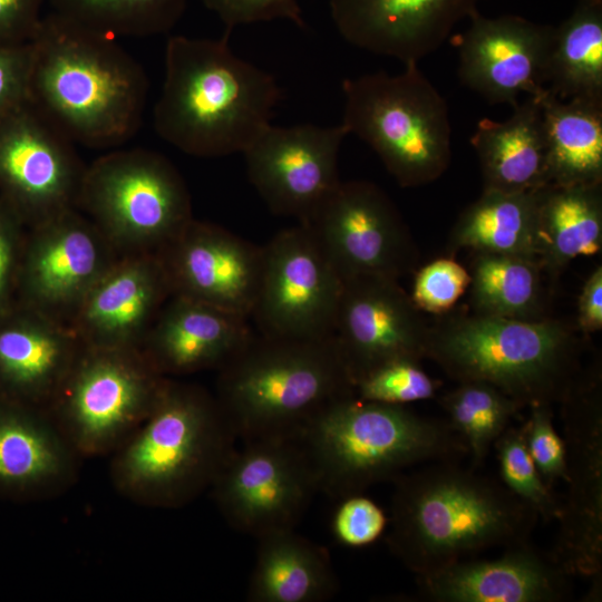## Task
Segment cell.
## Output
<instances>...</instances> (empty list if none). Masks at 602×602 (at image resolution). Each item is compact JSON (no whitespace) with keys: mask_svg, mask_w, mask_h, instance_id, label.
Instances as JSON below:
<instances>
[{"mask_svg":"<svg viewBox=\"0 0 602 602\" xmlns=\"http://www.w3.org/2000/svg\"><path fill=\"white\" fill-rule=\"evenodd\" d=\"M29 42L27 103L69 140L113 148L137 132L147 77L113 37L52 12Z\"/></svg>","mask_w":602,"mask_h":602,"instance_id":"obj_1","label":"cell"},{"mask_svg":"<svg viewBox=\"0 0 602 602\" xmlns=\"http://www.w3.org/2000/svg\"><path fill=\"white\" fill-rule=\"evenodd\" d=\"M392 482L387 544L416 576L527 542L540 518L501 482L458 460L431 462Z\"/></svg>","mask_w":602,"mask_h":602,"instance_id":"obj_2","label":"cell"},{"mask_svg":"<svg viewBox=\"0 0 602 602\" xmlns=\"http://www.w3.org/2000/svg\"><path fill=\"white\" fill-rule=\"evenodd\" d=\"M221 39L173 36L154 108L157 134L183 153H243L271 125L282 93L275 78L237 57Z\"/></svg>","mask_w":602,"mask_h":602,"instance_id":"obj_3","label":"cell"},{"mask_svg":"<svg viewBox=\"0 0 602 602\" xmlns=\"http://www.w3.org/2000/svg\"><path fill=\"white\" fill-rule=\"evenodd\" d=\"M215 399L236 439L298 438L328 405L353 395L334 336L254 333L217 370Z\"/></svg>","mask_w":602,"mask_h":602,"instance_id":"obj_4","label":"cell"},{"mask_svg":"<svg viewBox=\"0 0 602 602\" xmlns=\"http://www.w3.org/2000/svg\"><path fill=\"white\" fill-rule=\"evenodd\" d=\"M236 440L214 395L169 378L151 415L110 455L111 485L137 505L185 506L211 488Z\"/></svg>","mask_w":602,"mask_h":602,"instance_id":"obj_5","label":"cell"},{"mask_svg":"<svg viewBox=\"0 0 602 602\" xmlns=\"http://www.w3.org/2000/svg\"><path fill=\"white\" fill-rule=\"evenodd\" d=\"M298 439L318 492L337 499L394 480L415 465L468 455L446 420L355 395L328 405Z\"/></svg>","mask_w":602,"mask_h":602,"instance_id":"obj_6","label":"cell"},{"mask_svg":"<svg viewBox=\"0 0 602 602\" xmlns=\"http://www.w3.org/2000/svg\"><path fill=\"white\" fill-rule=\"evenodd\" d=\"M426 357L458 382H487L523 407L561 404L583 375L577 338L548 317L446 318L429 328Z\"/></svg>","mask_w":602,"mask_h":602,"instance_id":"obj_7","label":"cell"},{"mask_svg":"<svg viewBox=\"0 0 602 602\" xmlns=\"http://www.w3.org/2000/svg\"><path fill=\"white\" fill-rule=\"evenodd\" d=\"M341 125L368 144L402 187L439 178L452 159V128L444 97L418 68L348 78Z\"/></svg>","mask_w":602,"mask_h":602,"instance_id":"obj_8","label":"cell"},{"mask_svg":"<svg viewBox=\"0 0 602 602\" xmlns=\"http://www.w3.org/2000/svg\"><path fill=\"white\" fill-rule=\"evenodd\" d=\"M78 210L120 255L157 254L193 219L177 168L147 149H116L86 167Z\"/></svg>","mask_w":602,"mask_h":602,"instance_id":"obj_9","label":"cell"},{"mask_svg":"<svg viewBox=\"0 0 602 602\" xmlns=\"http://www.w3.org/2000/svg\"><path fill=\"white\" fill-rule=\"evenodd\" d=\"M168 380L139 349L82 346L46 409L84 459L110 456L151 415Z\"/></svg>","mask_w":602,"mask_h":602,"instance_id":"obj_10","label":"cell"},{"mask_svg":"<svg viewBox=\"0 0 602 602\" xmlns=\"http://www.w3.org/2000/svg\"><path fill=\"white\" fill-rule=\"evenodd\" d=\"M342 282L360 276L398 280L418 261L417 249L388 195L367 181H348L303 222Z\"/></svg>","mask_w":602,"mask_h":602,"instance_id":"obj_11","label":"cell"},{"mask_svg":"<svg viewBox=\"0 0 602 602\" xmlns=\"http://www.w3.org/2000/svg\"><path fill=\"white\" fill-rule=\"evenodd\" d=\"M210 491L225 521L258 538L294 528L318 487L299 439L274 437L242 441Z\"/></svg>","mask_w":602,"mask_h":602,"instance_id":"obj_12","label":"cell"},{"mask_svg":"<svg viewBox=\"0 0 602 602\" xmlns=\"http://www.w3.org/2000/svg\"><path fill=\"white\" fill-rule=\"evenodd\" d=\"M343 282L301 224L262 246V270L250 315L269 337L317 340L333 334Z\"/></svg>","mask_w":602,"mask_h":602,"instance_id":"obj_13","label":"cell"},{"mask_svg":"<svg viewBox=\"0 0 602 602\" xmlns=\"http://www.w3.org/2000/svg\"><path fill=\"white\" fill-rule=\"evenodd\" d=\"M561 404L567 493L561 503L552 554L569 574L591 580L588 598L596 601L602 588V406L598 377L583 372Z\"/></svg>","mask_w":602,"mask_h":602,"instance_id":"obj_14","label":"cell"},{"mask_svg":"<svg viewBox=\"0 0 602 602\" xmlns=\"http://www.w3.org/2000/svg\"><path fill=\"white\" fill-rule=\"evenodd\" d=\"M86 167L28 103L0 119V200L27 229L78 208Z\"/></svg>","mask_w":602,"mask_h":602,"instance_id":"obj_15","label":"cell"},{"mask_svg":"<svg viewBox=\"0 0 602 602\" xmlns=\"http://www.w3.org/2000/svg\"><path fill=\"white\" fill-rule=\"evenodd\" d=\"M119 256L78 208L29 227L17 303L70 327L88 292Z\"/></svg>","mask_w":602,"mask_h":602,"instance_id":"obj_16","label":"cell"},{"mask_svg":"<svg viewBox=\"0 0 602 602\" xmlns=\"http://www.w3.org/2000/svg\"><path fill=\"white\" fill-rule=\"evenodd\" d=\"M340 124L268 126L242 153L251 184L272 213L305 221L340 183Z\"/></svg>","mask_w":602,"mask_h":602,"instance_id":"obj_17","label":"cell"},{"mask_svg":"<svg viewBox=\"0 0 602 602\" xmlns=\"http://www.w3.org/2000/svg\"><path fill=\"white\" fill-rule=\"evenodd\" d=\"M429 327L398 280L343 282L333 336L352 385L392 361L426 358Z\"/></svg>","mask_w":602,"mask_h":602,"instance_id":"obj_18","label":"cell"},{"mask_svg":"<svg viewBox=\"0 0 602 602\" xmlns=\"http://www.w3.org/2000/svg\"><path fill=\"white\" fill-rule=\"evenodd\" d=\"M156 255L171 295L250 319L260 285L262 246L192 219Z\"/></svg>","mask_w":602,"mask_h":602,"instance_id":"obj_19","label":"cell"},{"mask_svg":"<svg viewBox=\"0 0 602 602\" xmlns=\"http://www.w3.org/2000/svg\"><path fill=\"white\" fill-rule=\"evenodd\" d=\"M456 37L458 77L489 104L515 107L522 94L545 91V71L554 27L520 16L487 18L475 12Z\"/></svg>","mask_w":602,"mask_h":602,"instance_id":"obj_20","label":"cell"},{"mask_svg":"<svg viewBox=\"0 0 602 602\" xmlns=\"http://www.w3.org/2000/svg\"><path fill=\"white\" fill-rule=\"evenodd\" d=\"M479 1L330 0V14L350 45L408 65L436 51Z\"/></svg>","mask_w":602,"mask_h":602,"instance_id":"obj_21","label":"cell"},{"mask_svg":"<svg viewBox=\"0 0 602 602\" xmlns=\"http://www.w3.org/2000/svg\"><path fill=\"white\" fill-rule=\"evenodd\" d=\"M84 458L46 408L0 397V498L35 503L76 485Z\"/></svg>","mask_w":602,"mask_h":602,"instance_id":"obj_22","label":"cell"},{"mask_svg":"<svg viewBox=\"0 0 602 602\" xmlns=\"http://www.w3.org/2000/svg\"><path fill=\"white\" fill-rule=\"evenodd\" d=\"M171 297L156 254H127L95 283L70 327L85 347L139 349Z\"/></svg>","mask_w":602,"mask_h":602,"instance_id":"obj_23","label":"cell"},{"mask_svg":"<svg viewBox=\"0 0 602 602\" xmlns=\"http://www.w3.org/2000/svg\"><path fill=\"white\" fill-rule=\"evenodd\" d=\"M416 577L421 595L436 602H556L569 596L571 574L527 541Z\"/></svg>","mask_w":602,"mask_h":602,"instance_id":"obj_24","label":"cell"},{"mask_svg":"<svg viewBox=\"0 0 602 602\" xmlns=\"http://www.w3.org/2000/svg\"><path fill=\"white\" fill-rule=\"evenodd\" d=\"M81 348L71 327L16 303L0 314V397L47 408Z\"/></svg>","mask_w":602,"mask_h":602,"instance_id":"obj_25","label":"cell"},{"mask_svg":"<svg viewBox=\"0 0 602 602\" xmlns=\"http://www.w3.org/2000/svg\"><path fill=\"white\" fill-rule=\"evenodd\" d=\"M247 321L246 317L171 295L140 351L167 378L219 370L253 337Z\"/></svg>","mask_w":602,"mask_h":602,"instance_id":"obj_26","label":"cell"},{"mask_svg":"<svg viewBox=\"0 0 602 602\" xmlns=\"http://www.w3.org/2000/svg\"><path fill=\"white\" fill-rule=\"evenodd\" d=\"M541 95L527 96L506 120L477 123L469 140L478 157L483 191L531 193L550 184Z\"/></svg>","mask_w":602,"mask_h":602,"instance_id":"obj_27","label":"cell"},{"mask_svg":"<svg viewBox=\"0 0 602 602\" xmlns=\"http://www.w3.org/2000/svg\"><path fill=\"white\" fill-rule=\"evenodd\" d=\"M256 540L249 601L322 602L336 595L339 583L324 547L294 528L270 532Z\"/></svg>","mask_w":602,"mask_h":602,"instance_id":"obj_28","label":"cell"},{"mask_svg":"<svg viewBox=\"0 0 602 602\" xmlns=\"http://www.w3.org/2000/svg\"><path fill=\"white\" fill-rule=\"evenodd\" d=\"M601 247L602 184H548L537 191L536 258L544 270L560 272Z\"/></svg>","mask_w":602,"mask_h":602,"instance_id":"obj_29","label":"cell"},{"mask_svg":"<svg viewBox=\"0 0 602 602\" xmlns=\"http://www.w3.org/2000/svg\"><path fill=\"white\" fill-rule=\"evenodd\" d=\"M550 184H602V100L541 95Z\"/></svg>","mask_w":602,"mask_h":602,"instance_id":"obj_30","label":"cell"},{"mask_svg":"<svg viewBox=\"0 0 602 602\" xmlns=\"http://www.w3.org/2000/svg\"><path fill=\"white\" fill-rule=\"evenodd\" d=\"M545 89L561 100H602V0H577L554 27Z\"/></svg>","mask_w":602,"mask_h":602,"instance_id":"obj_31","label":"cell"},{"mask_svg":"<svg viewBox=\"0 0 602 602\" xmlns=\"http://www.w3.org/2000/svg\"><path fill=\"white\" fill-rule=\"evenodd\" d=\"M538 191V190H537ZM537 191H483L459 215L452 235L453 250L536 258Z\"/></svg>","mask_w":602,"mask_h":602,"instance_id":"obj_32","label":"cell"},{"mask_svg":"<svg viewBox=\"0 0 602 602\" xmlns=\"http://www.w3.org/2000/svg\"><path fill=\"white\" fill-rule=\"evenodd\" d=\"M543 270L534 258L476 253L469 283L475 313L518 320L546 318Z\"/></svg>","mask_w":602,"mask_h":602,"instance_id":"obj_33","label":"cell"},{"mask_svg":"<svg viewBox=\"0 0 602 602\" xmlns=\"http://www.w3.org/2000/svg\"><path fill=\"white\" fill-rule=\"evenodd\" d=\"M446 421L463 439L474 467L479 466L521 406L494 386L460 381L439 400Z\"/></svg>","mask_w":602,"mask_h":602,"instance_id":"obj_34","label":"cell"},{"mask_svg":"<svg viewBox=\"0 0 602 602\" xmlns=\"http://www.w3.org/2000/svg\"><path fill=\"white\" fill-rule=\"evenodd\" d=\"M55 13L108 37H147L169 31L186 0H48Z\"/></svg>","mask_w":602,"mask_h":602,"instance_id":"obj_35","label":"cell"},{"mask_svg":"<svg viewBox=\"0 0 602 602\" xmlns=\"http://www.w3.org/2000/svg\"><path fill=\"white\" fill-rule=\"evenodd\" d=\"M501 483L546 522L557 520L561 502L543 480L525 444L522 427H507L494 446Z\"/></svg>","mask_w":602,"mask_h":602,"instance_id":"obj_36","label":"cell"},{"mask_svg":"<svg viewBox=\"0 0 602 602\" xmlns=\"http://www.w3.org/2000/svg\"><path fill=\"white\" fill-rule=\"evenodd\" d=\"M437 387L419 361L397 360L358 379L353 383V395L362 400L405 406L433 398Z\"/></svg>","mask_w":602,"mask_h":602,"instance_id":"obj_37","label":"cell"},{"mask_svg":"<svg viewBox=\"0 0 602 602\" xmlns=\"http://www.w3.org/2000/svg\"><path fill=\"white\" fill-rule=\"evenodd\" d=\"M470 273L453 259H438L420 268L410 298L420 311L444 314L465 293Z\"/></svg>","mask_w":602,"mask_h":602,"instance_id":"obj_38","label":"cell"},{"mask_svg":"<svg viewBox=\"0 0 602 602\" xmlns=\"http://www.w3.org/2000/svg\"><path fill=\"white\" fill-rule=\"evenodd\" d=\"M522 426L527 450L545 484L553 489L557 480L566 479V447L556 431L548 405L531 406Z\"/></svg>","mask_w":602,"mask_h":602,"instance_id":"obj_39","label":"cell"},{"mask_svg":"<svg viewBox=\"0 0 602 602\" xmlns=\"http://www.w3.org/2000/svg\"><path fill=\"white\" fill-rule=\"evenodd\" d=\"M385 511L362 493L340 498L331 521L337 542L347 547H363L377 542L388 526Z\"/></svg>","mask_w":602,"mask_h":602,"instance_id":"obj_40","label":"cell"},{"mask_svg":"<svg viewBox=\"0 0 602 602\" xmlns=\"http://www.w3.org/2000/svg\"><path fill=\"white\" fill-rule=\"evenodd\" d=\"M27 226L0 200V314L17 303Z\"/></svg>","mask_w":602,"mask_h":602,"instance_id":"obj_41","label":"cell"},{"mask_svg":"<svg viewBox=\"0 0 602 602\" xmlns=\"http://www.w3.org/2000/svg\"><path fill=\"white\" fill-rule=\"evenodd\" d=\"M217 14L231 32L234 27L254 22L288 19L298 27L305 26L297 0H202Z\"/></svg>","mask_w":602,"mask_h":602,"instance_id":"obj_42","label":"cell"},{"mask_svg":"<svg viewBox=\"0 0 602 602\" xmlns=\"http://www.w3.org/2000/svg\"><path fill=\"white\" fill-rule=\"evenodd\" d=\"M30 42L0 45V119L27 103Z\"/></svg>","mask_w":602,"mask_h":602,"instance_id":"obj_43","label":"cell"},{"mask_svg":"<svg viewBox=\"0 0 602 602\" xmlns=\"http://www.w3.org/2000/svg\"><path fill=\"white\" fill-rule=\"evenodd\" d=\"M46 0H0V45L29 42L42 17Z\"/></svg>","mask_w":602,"mask_h":602,"instance_id":"obj_44","label":"cell"},{"mask_svg":"<svg viewBox=\"0 0 602 602\" xmlns=\"http://www.w3.org/2000/svg\"><path fill=\"white\" fill-rule=\"evenodd\" d=\"M577 324L584 333L596 332L602 328V266L590 274L581 290Z\"/></svg>","mask_w":602,"mask_h":602,"instance_id":"obj_45","label":"cell"}]
</instances>
